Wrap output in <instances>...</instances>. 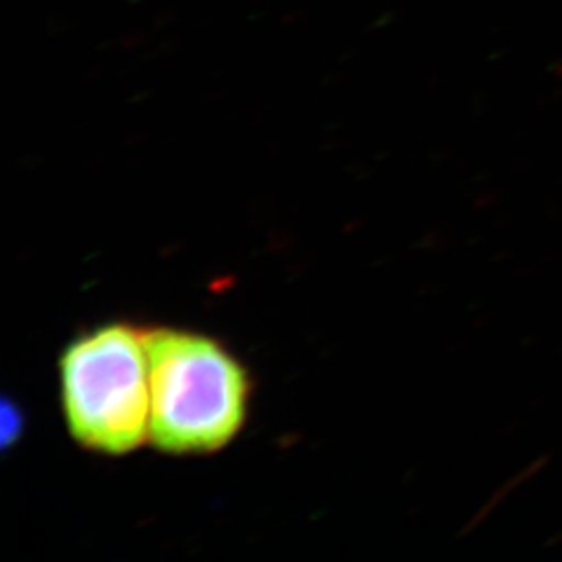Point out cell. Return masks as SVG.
<instances>
[{"label": "cell", "mask_w": 562, "mask_h": 562, "mask_svg": "<svg viewBox=\"0 0 562 562\" xmlns=\"http://www.w3.org/2000/svg\"><path fill=\"white\" fill-rule=\"evenodd\" d=\"M148 356L149 442L171 456L212 453L243 430L250 401L245 367L207 335L143 331Z\"/></svg>", "instance_id": "6da1fadb"}, {"label": "cell", "mask_w": 562, "mask_h": 562, "mask_svg": "<svg viewBox=\"0 0 562 562\" xmlns=\"http://www.w3.org/2000/svg\"><path fill=\"white\" fill-rule=\"evenodd\" d=\"M64 419L75 442L124 456L149 440L148 356L143 331L104 324L80 335L59 361Z\"/></svg>", "instance_id": "7a4b0ae2"}]
</instances>
